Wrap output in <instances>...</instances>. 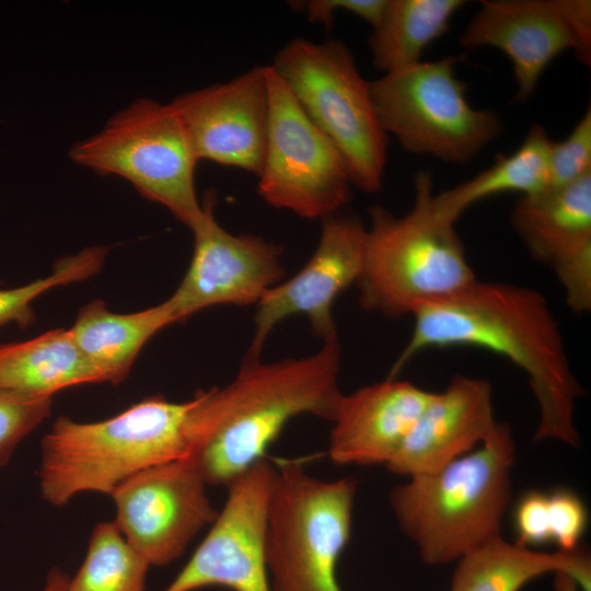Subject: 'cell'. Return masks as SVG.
<instances>
[{
    "label": "cell",
    "mask_w": 591,
    "mask_h": 591,
    "mask_svg": "<svg viewBox=\"0 0 591 591\" xmlns=\"http://www.w3.org/2000/svg\"><path fill=\"white\" fill-rule=\"evenodd\" d=\"M410 338L390 378L429 348L477 347L494 351L528 376L538 406L535 441L579 447L576 404L583 390L569 362L559 323L538 291L477 279L414 314Z\"/></svg>",
    "instance_id": "1"
},
{
    "label": "cell",
    "mask_w": 591,
    "mask_h": 591,
    "mask_svg": "<svg viewBox=\"0 0 591 591\" xmlns=\"http://www.w3.org/2000/svg\"><path fill=\"white\" fill-rule=\"evenodd\" d=\"M338 338L314 355L264 363L245 358L223 387L199 391L190 414L188 459L207 485L229 486L263 459L301 414L333 421L343 396Z\"/></svg>",
    "instance_id": "2"
},
{
    "label": "cell",
    "mask_w": 591,
    "mask_h": 591,
    "mask_svg": "<svg viewBox=\"0 0 591 591\" xmlns=\"http://www.w3.org/2000/svg\"><path fill=\"white\" fill-rule=\"evenodd\" d=\"M193 406L154 396L101 421L60 416L40 443L42 497L60 507L83 493L111 495L141 471L187 457Z\"/></svg>",
    "instance_id": "3"
},
{
    "label": "cell",
    "mask_w": 591,
    "mask_h": 591,
    "mask_svg": "<svg viewBox=\"0 0 591 591\" xmlns=\"http://www.w3.org/2000/svg\"><path fill=\"white\" fill-rule=\"evenodd\" d=\"M514 461L511 429L498 422L472 452L392 489L390 505L397 524L425 564L455 561L501 536Z\"/></svg>",
    "instance_id": "4"
},
{
    "label": "cell",
    "mask_w": 591,
    "mask_h": 591,
    "mask_svg": "<svg viewBox=\"0 0 591 591\" xmlns=\"http://www.w3.org/2000/svg\"><path fill=\"white\" fill-rule=\"evenodd\" d=\"M414 202L401 217L380 205L370 208L363 262L356 282L360 306L390 317L410 315L452 296L477 278L455 222L434 206L432 176L418 171Z\"/></svg>",
    "instance_id": "5"
},
{
    "label": "cell",
    "mask_w": 591,
    "mask_h": 591,
    "mask_svg": "<svg viewBox=\"0 0 591 591\" xmlns=\"http://www.w3.org/2000/svg\"><path fill=\"white\" fill-rule=\"evenodd\" d=\"M300 107L340 154L352 186H382L389 136L382 129L369 82L338 39L317 44L294 38L270 65Z\"/></svg>",
    "instance_id": "6"
},
{
    "label": "cell",
    "mask_w": 591,
    "mask_h": 591,
    "mask_svg": "<svg viewBox=\"0 0 591 591\" xmlns=\"http://www.w3.org/2000/svg\"><path fill=\"white\" fill-rule=\"evenodd\" d=\"M356 493L352 478L320 479L297 463L276 470L264 541L271 591H340Z\"/></svg>",
    "instance_id": "7"
},
{
    "label": "cell",
    "mask_w": 591,
    "mask_h": 591,
    "mask_svg": "<svg viewBox=\"0 0 591 591\" xmlns=\"http://www.w3.org/2000/svg\"><path fill=\"white\" fill-rule=\"evenodd\" d=\"M69 157L100 175L125 178L189 229L202 217L195 190L198 159L171 103L135 100L100 131L73 144Z\"/></svg>",
    "instance_id": "8"
},
{
    "label": "cell",
    "mask_w": 591,
    "mask_h": 591,
    "mask_svg": "<svg viewBox=\"0 0 591 591\" xmlns=\"http://www.w3.org/2000/svg\"><path fill=\"white\" fill-rule=\"evenodd\" d=\"M461 60L420 61L369 82L382 129L405 151L464 164L501 134L497 113L470 104L455 72Z\"/></svg>",
    "instance_id": "9"
},
{
    "label": "cell",
    "mask_w": 591,
    "mask_h": 591,
    "mask_svg": "<svg viewBox=\"0 0 591 591\" xmlns=\"http://www.w3.org/2000/svg\"><path fill=\"white\" fill-rule=\"evenodd\" d=\"M268 126L257 190L270 206L305 219L337 215L351 179L335 147L310 120L285 82L267 66Z\"/></svg>",
    "instance_id": "10"
},
{
    "label": "cell",
    "mask_w": 591,
    "mask_h": 591,
    "mask_svg": "<svg viewBox=\"0 0 591 591\" xmlns=\"http://www.w3.org/2000/svg\"><path fill=\"white\" fill-rule=\"evenodd\" d=\"M206 485L188 457L149 467L111 493L114 523L150 566L166 565L218 515Z\"/></svg>",
    "instance_id": "11"
},
{
    "label": "cell",
    "mask_w": 591,
    "mask_h": 591,
    "mask_svg": "<svg viewBox=\"0 0 591 591\" xmlns=\"http://www.w3.org/2000/svg\"><path fill=\"white\" fill-rule=\"evenodd\" d=\"M276 468L262 459L228 486L225 503L200 545L164 591L222 586L271 591L265 529Z\"/></svg>",
    "instance_id": "12"
},
{
    "label": "cell",
    "mask_w": 591,
    "mask_h": 591,
    "mask_svg": "<svg viewBox=\"0 0 591 591\" xmlns=\"http://www.w3.org/2000/svg\"><path fill=\"white\" fill-rule=\"evenodd\" d=\"M201 205L202 217L190 229L195 241L192 262L169 298L178 322L211 305L258 303L283 276L278 245L224 230L215 218L213 195Z\"/></svg>",
    "instance_id": "13"
},
{
    "label": "cell",
    "mask_w": 591,
    "mask_h": 591,
    "mask_svg": "<svg viewBox=\"0 0 591 591\" xmlns=\"http://www.w3.org/2000/svg\"><path fill=\"white\" fill-rule=\"evenodd\" d=\"M364 240L366 228L357 218L334 215L324 219L317 247L306 265L257 303L255 333L245 358L258 359L273 328L294 314L305 315L324 343L337 338L332 308L361 274Z\"/></svg>",
    "instance_id": "14"
},
{
    "label": "cell",
    "mask_w": 591,
    "mask_h": 591,
    "mask_svg": "<svg viewBox=\"0 0 591 591\" xmlns=\"http://www.w3.org/2000/svg\"><path fill=\"white\" fill-rule=\"evenodd\" d=\"M200 160L259 173L267 137V66L170 102Z\"/></svg>",
    "instance_id": "15"
},
{
    "label": "cell",
    "mask_w": 591,
    "mask_h": 591,
    "mask_svg": "<svg viewBox=\"0 0 591 591\" xmlns=\"http://www.w3.org/2000/svg\"><path fill=\"white\" fill-rule=\"evenodd\" d=\"M511 225L531 256L552 270L576 313L591 310V174L521 196Z\"/></svg>",
    "instance_id": "16"
},
{
    "label": "cell",
    "mask_w": 591,
    "mask_h": 591,
    "mask_svg": "<svg viewBox=\"0 0 591 591\" xmlns=\"http://www.w3.org/2000/svg\"><path fill=\"white\" fill-rule=\"evenodd\" d=\"M459 40L468 49L497 48L510 59L518 102L534 94L545 69L561 53L571 49L583 63L560 0L482 1Z\"/></svg>",
    "instance_id": "17"
},
{
    "label": "cell",
    "mask_w": 591,
    "mask_h": 591,
    "mask_svg": "<svg viewBox=\"0 0 591 591\" xmlns=\"http://www.w3.org/2000/svg\"><path fill=\"white\" fill-rule=\"evenodd\" d=\"M491 384L456 374L432 395L393 459L389 472L434 473L479 447L496 429Z\"/></svg>",
    "instance_id": "18"
},
{
    "label": "cell",
    "mask_w": 591,
    "mask_h": 591,
    "mask_svg": "<svg viewBox=\"0 0 591 591\" xmlns=\"http://www.w3.org/2000/svg\"><path fill=\"white\" fill-rule=\"evenodd\" d=\"M432 392L389 378L343 394L328 454L340 465H386L398 452Z\"/></svg>",
    "instance_id": "19"
},
{
    "label": "cell",
    "mask_w": 591,
    "mask_h": 591,
    "mask_svg": "<svg viewBox=\"0 0 591 591\" xmlns=\"http://www.w3.org/2000/svg\"><path fill=\"white\" fill-rule=\"evenodd\" d=\"M456 561L449 591H519L551 572L567 573L581 591L591 590L590 557L579 547L571 552H538L498 536Z\"/></svg>",
    "instance_id": "20"
},
{
    "label": "cell",
    "mask_w": 591,
    "mask_h": 591,
    "mask_svg": "<svg viewBox=\"0 0 591 591\" xmlns=\"http://www.w3.org/2000/svg\"><path fill=\"white\" fill-rule=\"evenodd\" d=\"M104 382V375L77 345L70 328L0 346V386L11 392L51 398L70 386Z\"/></svg>",
    "instance_id": "21"
},
{
    "label": "cell",
    "mask_w": 591,
    "mask_h": 591,
    "mask_svg": "<svg viewBox=\"0 0 591 591\" xmlns=\"http://www.w3.org/2000/svg\"><path fill=\"white\" fill-rule=\"evenodd\" d=\"M178 322L171 301L139 312L120 314L104 301L84 305L70 327L71 334L106 382H123L144 344L163 327Z\"/></svg>",
    "instance_id": "22"
},
{
    "label": "cell",
    "mask_w": 591,
    "mask_h": 591,
    "mask_svg": "<svg viewBox=\"0 0 591 591\" xmlns=\"http://www.w3.org/2000/svg\"><path fill=\"white\" fill-rule=\"evenodd\" d=\"M551 142L545 128L534 124L512 153L497 155L488 169L474 177L434 194L436 208L456 222L470 206L488 197L503 193L535 196L548 190Z\"/></svg>",
    "instance_id": "23"
},
{
    "label": "cell",
    "mask_w": 591,
    "mask_h": 591,
    "mask_svg": "<svg viewBox=\"0 0 591 591\" xmlns=\"http://www.w3.org/2000/svg\"><path fill=\"white\" fill-rule=\"evenodd\" d=\"M463 0H387L372 27L369 47L373 66L384 73L414 66L426 48L450 28Z\"/></svg>",
    "instance_id": "24"
},
{
    "label": "cell",
    "mask_w": 591,
    "mask_h": 591,
    "mask_svg": "<svg viewBox=\"0 0 591 591\" xmlns=\"http://www.w3.org/2000/svg\"><path fill=\"white\" fill-rule=\"evenodd\" d=\"M150 565L113 522L97 523L68 591H144Z\"/></svg>",
    "instance_id": "25"
},
{
    "label": "cell",
    "mask_w": 591,
    "mask_h": 591,
    "mask_svg": "<svg viewBox=\"0 0 591 591\" xmlns=\"http://www.w3.org/2000/svg\"><path fill=\"white\" fill-rule=\"evenodd\" d=\"M107 248L91 246L60 259L53 273L30 283L0 289V326L15 323L25 327L33 322L32 303L46 291L79 282L96 275L104 265Z\"/></svg>",
    "instance_id": "26"
},
{
    "label": "cell",
    "mask_w": 591,
    "mask_h": 591,
    "mask_svg": "<svg viewBox=\"0 0 591 591\" xmlns=\"http://www.w3.org/2000/svg\"><path fill=\"white\" fill-rule=\"evenodd\" d=\"M51 398H35L0 386V467L16 445L50 414Z\"/></svg>",
    "instance_id": "27"
},
{
    "label": "cell",
    "mask_w": 591,
    "mask_h": 591,
    "mask_svg": "<svg viewBox=\"0 0 591 591\" xmlns=\"http://www.w3.org/2000/svg\"><path fill=\"white\" fill-rule=\"evenodd\" d=\"M591 174L590 107L561 141L549 146V189L564 187Z\"/></svg>",
    "instance_id": "28"
},
{
    "label": "cell",
    "mask_w": 591,
    "mask_h": 591,
    "mask_svg": "<svg viewBox=\"0 0 591 591\" xmlns=\"http://www.w3.org/2000/svg\"><path fill=\"white\" fill-rule=\"evenodd\" d=\"M547 510L551 542L558 546V551L577 549L588 521L581 498L570 489H555L547 494Z\"/></svg>",
    "instance_id": "29"
},
{
    "label": "cell",
    "mask_w": 591,
    "mask_h": 591,
    "mask_svg": "<svg viewBox=\"0 0 591 591\" xmlns=\"http://www.w3.org/2000/svg\"><path fill=\"white\" fill-rule=\"evenodd\" d=\"M513 525L518 545L530 547L551 542L547 494L538 490L525 493L515 506Z\"/></svg>",
    "instance_id": "30"
},
{
    "label": "cell",
    "mask_w": 591,
    "mask_h": 591,
    "mask_svg": "<svg viewBox=\"0 0 591 591\" xmlns=\"http://www.w3.org/2000/svg\"><path fill=\"white\" fill-rule=\"evenodd\" d=\"M293 3L312 23L329 27L335 12L346 11L363 20L372 28L382 19L387 0H308Z\"/></svg>",
    "instance_id": "31"
},
{
    "label": "cell",
    "mask_w": 591,
    "mask_h": 591,
    "mask_svg": "<svg viewBox=\"0 0 591 591\" xmlns=\"http://www.w3.org/2000/svg\"><path fill=\"white\" fill-rule=\"evenodd\" d=\"M69 577L58 568L49 571L42 591H68Z\"/></svg>",
    "instance_id": "32"
},
{
    "label": "cell",
    "mask_w": 591,
    "mask_h": 591,
    "mask_svg": "<svg viewBox=\"0 0 591 591\" xmlns=\"http://www.w3.org/2000/svg\"><path fill=\"white\" fill-rule=\"evenodd\" d=\"M554 590L555 591H581L578 583L567 573H554Z\"/></svg>",
    "instance_id": "33"
}]
</instances>
